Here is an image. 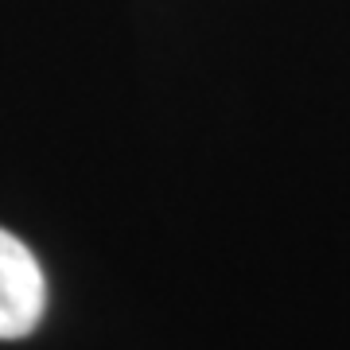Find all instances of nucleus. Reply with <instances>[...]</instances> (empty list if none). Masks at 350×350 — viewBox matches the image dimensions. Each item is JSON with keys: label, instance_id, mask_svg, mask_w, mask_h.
<instances>
[{"label": "nucleus", "instance_id": "1", "mask_svg": "<svg viewBox=\"0 0 350 350\" xmlns=\"http://www.w3.org/2000/svg\"><path fill=\"white\" fill-rule=\"evenodd\" d=\"M47 308V280L39 269L36 253L24 241L0 230V338L31 335Z\"/></svg>", "mask_w": 350, "mask_h": 350}]
</instances>
